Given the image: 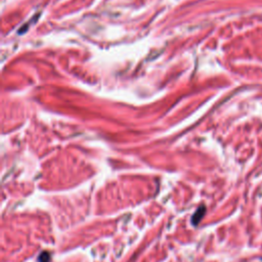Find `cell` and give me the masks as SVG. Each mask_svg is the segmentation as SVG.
I'll return each mask as SVG.
<instances>
[{
	"instance_id": "cell-1",
	"label": "cell",
	"mask_w": 262,
	"mask_h": 262,
	"mask_svg": "<svg viewBox=\"0 0 262 262\" xmlns=\"http://www.w3.org/2000/svg\"><path fill=\"white\" fill-rule=\"evenodd\" d=\"M205 211H206V208L205 207H200L198 209V211H195V213L193 214L192 218H191V221L192 223L195 225V224H199V222L201 221V219L203 218L204 214H205Z\"/></svg>"
},
{
	"instance_id": "cell-2",
	"label": "cell",
	"mask_w": 262,
	"mask_h": 262,
	"mask_svg": "<svg viewBox=\"0 0 262 262\" xmlns=\"http://www.w3.org/2000/svg\"><path fill=\"white\" fill-rule=\"evenodd\" d=\"M49 261V255L48 253H42L40 256H39V262H48Z\"/></svg>"
},
{
	"instance_id": "cell-3",
	"label": "cell",
	"mask_w": 262,
	"mask_h": 262,
	"mask_svg": "<svg viewBox=\"0 0 262 262\" xmlns=\"http://www.w3.org/2000/svg\"><path fill=\"white\" fill-rule=\"evenodd\" d=\"M261 260H262V257H261Z\"/></svg>"
}]
</instances>
